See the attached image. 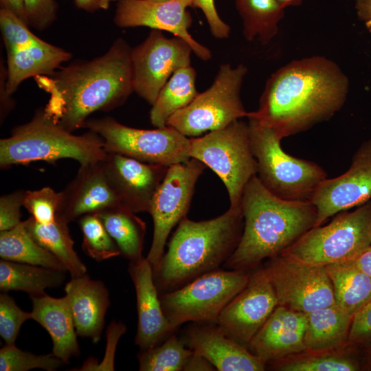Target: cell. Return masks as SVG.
<instances>
[{
	"label": "cell",
	"instance_id": "1",
	"mask_svg": "<svg viewBox=\"0 0 371 371\" xmlns=\"http://www.w3.org/2000/svg\"><path fill=\"white\" fill-rule=\"evenodd\" d=\"M348 88L346 75L332 60L321 56L294 60L271 74L258 109L247 117L282 139L330 119L344 104Z\"/></svg>",
	"mask_w": 371,
	"mask_h": 371
},
{
	"label": "cell",
	"instance_id": "2",
	"mask_svg": "<svg viewBox=\"0 0 371 371\" xmlns=\"http://www.w3.org/2000/svg\"><path fill=\"white\" fill-rule=\"evenodd\" d=\"M131 49L119 38L99 57L36 76L49 95L45 112L73 133L84 128L91 113L122 104L134 91Z\"/></svg>",
	"mask_w": 371,
	"mask_h": 371
},
{
	"label": "cell",
	"instance_id": "3",
	"mask_svg": "<svg viewBox=\"0 0 371 371\" xmlns=\"http://www.w3.org/2000/svg\"><path fill=\"white\" fill-rule=\"evenodd\" d=\"M244 219L239 243L225 268L248 271L265 258L283 253L311 228L317 218L311 201H291L270 192L257 175L246 185L241 200Z\"/></svg>",
	"mask_w": 371,
	"mask_h": 371
},
{
	"label": "cell",
	"instance_id": "4",
	"mask_svg": "<svg viewBox=\"0 0 371 371\" xmlns=\"http://www.w3.org/2000/svg\"><path fill=\"white\" fill-rule=\"evenodd\" d=\"M244 226L241 204L221 216L203 221L183 218L168 249L153 269L159 293L174 291L219 267L229 258Z\"/></svg>",
	"mask_w": 371,
	"mask_h": 371
},
{
	"label": "cell",
	"instance_id": "5",
	"mask_svg": "<svg viewBox=\"0 0 371 371\" xmlns=\"http://www.w3.org/2000/svg\"><path fill=\"white\" fill-rule=\"evenodd\" d=\"M103 139L89 131L74 135L38 109L30 121L16 126L10 137L0 140V166L43 161L55 163L72 159L80 164L98 162L106 155Z\"/></svg>",
	"mask_w": 371,
	"mask_h": 371
},
{
	"label": "cell",
	"instance_id": "6",
	"mask_svg": "<svg viewBox=\"0 0 371 371\" xmlns=\"http://www.w3.org/2000/svg\"><path fill=\"white\" fill-rule=\"evenodd\" d=\"M257 177L274 195L286 200L310 201L327 173L315 162L284 152L282 139L271 127L247 117Z\"/></svg>",
	"mask_w": 371,
	"mask_h": 371
},
{
	"label": "cell",
	"instance_id": "7",
	"mask_svg": "<svg viewBox=\"0 0 371 371\" xmlns=\"http://www.w3.org/2000/svg\"><path fill=\"white\" fill-rule=\"evenodd\" d=\"M190 157L219 177L227 190L229 207L240 205L246 185L257 175L248 124L237 120L204 136L190 138Z\"/></svg>",
	"mask_w": 371,
	"mask_h": 371
},
{
	"label": "cell",
	"instance_id": "8",
	"mask_svg": "<svg viewBox=\"0 0 371 371\" xmlns=\"http://www.w3.org/2000/svg\"><path fill=\"white\" fill-rule=\"evenodd\" d=\"M371 246V201L311 228L283 253L311 264L350 261Z\"/></svg>",
	"mask_w": 371,
	"mask_h": 371
},
{
	"label": "cell",
	"instance_id": "9",
	"mask_svg": "<svg viewBox=\"0 0 371 371\" xmlns=\"http://www.w3.org/2000/svg\"><path fill=\"white\" fill-rule=\"evenodd\" d=\"M251 272L216 269L160 296L164 313L175 330L188 322L216 323L225 306L247 285Z\"/></svg>",
	"mask_w": 371,
	"mask_h": 371
},
{
	"label": "cell",
	"instance_id": "10",
	"mask_svg": "<svg viewBox=\"0 0 371 371\" xmlns=\"http://www.w3.org/2000/svg\"><path fill=\"white\" fill-rule=\"evenodd\" d=\"M247 71L243 64L236 67L229 63L221 65L212 85L172 115L166 126L187 137H196L247 117L249 112L240 99V89Z\"/></svg>",
	"mask_w": 371,
	"mask_h": 371
},
{
	"label": "cell",
	"instance_id": "11",
	"mask_svg": "<svg viewBox=\"0 0 371 371\" xmlns=\"http://www.w3.org/2000/svg\"><path fill=\"white\" fill-rule=\"evenodd\" d=\"M84 128L103 139L106 153L121 154L142 162L170 166L190 159V138L165 126L139 129L111 117L88 119Z\"/></svg>",
	"mask_w": 371,
	"mask_h": 371
},
{
	"label": "cell",
	"instance_id": "12",
	"mask_svg": "<svg viewBox=\"0 0 371 371\" xmlns=\"http://www.w3.org/2000/svg\"><path fill=\"white\" fill-rule=\"evenodd\" d=\"M0 27L6 49L4 87L9 95L30 77L48 75L71 58V54L37 37L29 25L0 8Z\"/></svg>",
	"mask_w": 371,
	"mask_h": 371
},
{
	"label": "cell",
	"instance_id": "13",
	"mask_svg": "<svg viewBox=\"0 0 371 371\" xmlns=\"http://www.w3.org/2000/svg\"><path fill=\"white\" fill-rule=\"evenodd\" d=\"M278 305L307 314L335 303L330 279L324 265L311 264L281 254L262 267Z\"/></svg>",
	"mask_w": 371,
	"mask_h": 371
},
{
	"label": "cell",
	"instance_id": "14",
	"mask_svg": "<svg viewBox=\"0 0 371 371\" xmlns=\"http://www.w3.org/2000/svg\"><path fill=\"white\" fill-rule=\"evenodd\" d=\"M206 167L195 158L168 167L148 212L153 220L154 231L146 258L153 269L164 254V247L172 229L186 217L196 181Z\"/></svg>",
	"mask_w": 371,
	"mask_h": 371
},
{
	"label": "cell",
	"instance_id": "15",
	"mask_svg": "<svg viewBox=\"0 0 371 371\" xmlns=\"http://www.w3.org/2000/svg\"><path fill=\"white\" fill-rule=\"evenodd\" d=\"M192 52L190 45L181 38H167L162 31L152 30L131 49L134 91L153 105L172 75L190 66Z\"/></svg>",
	"mask_w": 371,
	"mask_h": 371
},
{
	"label": "cell",
	"instance_id": "16",
	"mask_svg": "<svg viewBox=\"0 0 371 371\" xmlns=\"http://www.w3.org/2000/svg\"><path fill=\"white\" fill-rule=\"evenodd\" d=\"M278 305L263 268L251 273L246 286L222 310L216 324L232 339L247 348Z\"/></svg>",
	"mask_w": 371,
	"mask_h": 371
},
{
	"label": "cell",
	"instance_id": "17",
	"mask_svg": "<svg viewBox=\"0 0 371 371\" xmlns=\"http://www.w3.org/2000/svg\"><path fill=\"white\" fill-rule=\"evenodd\" d=\"M371 198V139L354 154L348 170L333 179H326L311 199L315 206V226L329 217L364 204Z\"/></svg>",
	"mask_w": 371,
	"mask_h": 371
},
{
	"label": "cell",
	"instance_id": "18",
	"mask_svg": "<svg viewBox=\"0 0 371 371\" xmlns=\"http://www.w3.org/2000/svg\"><path fill=\"white\" fill-rule=\"evenodd\" d=\"M188 7H192V0H117L113 21L120 27L144 26L169 32L186 41L200 59L208 60L212 58L210 50L188 32L192 25Z\"/></svg>",
	"mask_w": 371,
	"mask_h": 371
},
{
	"label": "cell",
	"instance_id": "19",
	"mask_svg": "<svg viewBox=\"0 0 371 371\" xmlns=\"http://www.w3.org/2000/svg\"><path fill=\"white\" fill-rule=\"evenodd\" d=\"M101 164L121 204L135 214L149 212L154 195L169 167L114 153H107Z\"/></svg>",
	"mask_w": 371,
	"mask_h": 371
},
{
	"label": "cell",
	"instance_id": "20",
	"mask_svg": "<svg viewBox=\"0 0 371 371\" xmlns=\"http://www.w3.org/2000/svg\"><path fill=\"white\" fill-rule=\"evenodd\" d=\"M58 193L56 218L67 223L122 205L106 180L101 161L80 164L75 177Z\"/></svg>",
	"mask_w": 371,
	"mask_h": 371
},
{
	"label": "cell",
	"instance_id": "21",
	"mask_svg": "<svg viewBox=\"0 0 371 371\" xmlns=\"http://www.w3.org/2000/svg\"><path fill=\"white\" fill-rule=\"evenodd\" d=\"M306 314L278 305L247 349L265 365L306 351Z\"/></svg>",
	"mask_w": 371,
	"mask_h": 371
},
{
	"label": "cell",
	"instance_id": "22",
	"mask_svg": "<svg viewBox=\"0 0 371 371\" xmlns=\"http://www.w3.org/2000/svg\"><path fill=\"white\" fill-rule=\"evenodd\" d=\"M128 271L136 294L137 329L135 343L141 350H146L160 344L175 330L164 313L153 267L147 258L130 262Z\"/></svg>",
	"mask_w": 371,
	"mask_h": 371
},
{
	"label": "cell",
	"instance_id": "23",
	"mask_svg": "<svg viewBox=\"0 0 371 371\" xmlns=\"http://www.w3.org/2000/svg\"><path fill=\"white\" fill-rule=\"evenodd\" d=\"M184 344L219 371H262L266 365L245 346L229 337L218 326L192 325Z\"/></svg>",
	"mask_w": 371,
	"mask_h": 371
},
{
	"label": "cell",
	"instance_id": "24",
	"mask_svg": "<svg viewBox=\"0 0 371 371\" xmlns=\"http://www.w3.org/2000/svg\"><path fill=\"white\" fill-rule=\"evenodd\" d=\"M64 289L78 335L97 344L110 305L108 289L102 281L93 280L86 273L71 278Z\"/></svg>",
	"mask_w": 371,
	"mask_h": 371
},
{
	"label": "cell",
	"instance_id": "25",
	"mask_svg": "<svg viewBox=\"0 0 371 371\" xmlns=\"http://www.w3.org/2000/svg\"><path fill=\"white\" fill-rule=\"evenodd\" d=\"M32 319L42 326L52 341V353L68 364L80 354L74 317L67 297L47 293L30 295Z\"/></svg>",
	"mask_w": 371,
	"mask_h": 371
},
{
	"label": "cell",
	"instance_id": "26",
	"mask_svg": "<svg viewBox=\"0 0 371 371\" xmlns=\"http://www.w3.org/2000/svg\"><path fill=\"white\" fill-rule=\"evenodd\" d=\"M352 317L335 304L307 313L304 335L306 351L344 349L348 346Z\"/></svg>",
	"mask_w": 371,
	"mask_h": 371
},
{
	"label": "cell",
	"instance_id": "27",
	"mask_svg": "<svg viewBox=\"0 0 371 371\" xmlns=\"http://www.w3.org/2000/svg\"><path fill=\"white\" fill-rule=\"evenodd\" d=\"M335 303L351 315L371 301V278L350 261L325 265Z\"/></svg>",
	"mask_w": 371,
	"mask_h": 371
},
{
	"label": "cell",
	"instance_id": "28",
	"mask_svg": "<svg viewBox=\"0 0 371 371\" xmlns=\"http://www.w3.org/2000/svg\"><path fill=\"white\" fill-rule=\"evenodd\" d=\"M66 271L44 267L0 260V289L1 292L19 291L30 295L45 293V289L61 286Z\"/></svg>",
	"mask_w": 371,
	"mask_h": 371
},
{
	"label": "cell",
	"instance_id": "29",
	"mask_svg": "<svg viewBox=\"0 0 371 371\" xmlns=\"http://www.w3.org/2000/svg\"><path fill=\"white\" fill-rule=\"evenodd\" d=\"M23 224L36 242L64 264L71 278L87 273L86 266L74 249L67 223L56 218L52 223L42 224L30 216Z\"/></svg>",
	"mask_w": 371,
	"mask_h": 371
},
{
	"label": "cell",
	"instance_id": "30",
	"mask_svg": "<svg viewBox=\"0 0 371 371\" xmlns=\"http://www.w3.org/2000/svg\"><path fill=\"white\" fill-rule=\"evenodd\" d=\"M95 214L125 258L135 262L144 257L142 251L146 226L135 212L119 205Z\"/></svg>",
	"mask_w": 371,
	"mask_h": 371
},
{
	"label": "cell",
	"instance_id": "31",
	"mask_svg": "<svg viewBox=\"0 0 371 371\" xmlns=\"http://www.w3.org/2000/svg\"><path fill=\"white\" fill-rule=\"evenodd\" d=\"M196 73L190 66L177 70L160 91L150 111L151 124L156 128L166 126L170 117L188 106L198 95Z\"/></svg>",
	"mask_w": 371,
	"mask_h": 371
},
{
	"label": "cell",
	"instance_id": "32",
	"mask_svg": "<svg viewBox=\"0 0 371 371\" xmlns=\"http://www.w3.org/2000/svg\"><path fill=\"white\" fill-rule=\"evenodd\" d=\"M235 5L247 40L258 38L262 44H267L276 36L285 9L278 0H235Z\"/></svg>",
	"mask_w": 371,
	"mask_h": 371
},
{
	"label": "cell",
	"instance_id": "33",
	"mask_svg": "<svg viewBox=\"0 0 371 371\" xmlns=\"http://www.w3.org/2000/svg\"><path fill=\"white\" fill-rule=\"evenodd\" d=\"M0 257L5 260L67 271L59 259L31 237L23 221L10 230L0 232Z\"/></svg>",
	"mask_w": 371,
	"mask_h": 371
},
{
	"label": "cell",
	"instance_id": "34",
	"mask_svg": "<svg viewBox=\"0 0 371 371\" xmlns=\"http://www.w3.org/2000/svg\"><path fill=\"white\" fill-rule=\"evenodd\" d=\"M280 371H356L361 363L344 349L294 355L273 363Z\"/></svg>",
	"mask_w": 371,
	"mask_h": 371
},
{
	"label": "cell",
	"instance_id": "35",
	"mask_svg": "<svg viewBox=\"0 0 371 371\" xmlns=\"http://www.w3.org/2000/svg\"><path fill=\"white\" fill-rule=\"evenodd\" d=\"M175 334L160 344L137 355L140 371H180L193 354Z\"/></svg>",
	"mask_w": 371,
	"mask_h": 371
},
{
	"label": "cell",
	"instance_id": "36",
	"mask_svg": "<svg viewBox=\"0 0 371 371\" xmlns=\"http://www.w3.org/2000/svg\"><path fill=\"white\" fill-rule=\"evenodd\" d=\"M78 224L82 234V249L90 258L100 262L121 255L116 243L95 214L81 216Z\"/></svg>",
	"mask_w": 371,
	"mask_h": 371
},
{
	"label": "cell",
	"instance_id": "37",
	"mask_svg": "<svg viewBox=\"0 0 371 371\" xmlns=\"http://www.w3.org/2000/svg\"><path fill=\"white\" fill-rule=\"evenodd\" d=\"M64 364L52 352L37 355L23 351L15 344H5L0 349V371H27L37 368L55 371Z\"/></svg>",
	"mask_w": 371,
	"mask_h": 371
},
{
	"label": "cell",
	"instance_id": "38",
	"mask_svg": "<svg viewBox=\"0 0 371 371\" xmlns=\"http://www.w3.org/2000/svg\"><path fill=\"white\" fill-rule=\"evenodd\" d=\"M59 193L50 187L25 192L23 207L37 222L48 224L56 220Z\"/></svg>",
	"mask_w": 371,
	"mask_h": 371
},
{
	"label": "cell",
	"instance_id": "39",
	"mask_svg": "<svg viewBox=\"0 0 371 371\" xmlns=\"http://www.w3.org/2000/svg\"><path fill=\"white\" fill-rule=\"evenodd\" d=\"M32 317V313L20 308L6 292L1 293L0 335L6 345L15 344L22 324Z\"/></svg>",
	"mask_w": 371,
	"mask_h": 371
},
{
	"label": "cell",
	"instance_id": "40",
	"mask_svg": "<svg viewBox=\"0 0 371 371\" xmlns=\"http://www.w3.org/2000/svg\"><path fill=\"white\" fill-rule=\"evenodd\" d=\"M348 346L371 353V301L353 315Z\"/></svg>",
	"mask_w": 371,
	"mask_h": 371
},
{
	"label": "cell",
	"instance_id": "41",
	"mask_svg": "<svg viewBox=\"0 0 371 371\" xmlns=\"http://www.w3.org/2000/svg\"><path fill=\"white\" fill-rule=\"evenodd\" d=\"M29 25L43 30L49 27L56 17L55 0H24Z\"/></svg>",
	"mask_w": 371,
	"mask_h": 371
},
{
	"label": "cell",
	"instance_id": "42",
	"mask_svg": "<svg viewBox=\"0 0 371 371\" xmlns=\"http://www.w3.org/2000/svg\"><path fill=\"white\" fill-rule=\"evenodd\" d=\"M25 192L17 190L0 197V232L10 230L22 222L21 207Z\"/></svg>",
	"mask_w": 371,
	"mask_h": 371
},
{
	"label": "cell",
	"instance_id": "43",
	"mask_svg": "<svg viewBox=\"0 0 371 371\" xmlns=\"http://www.w3.org/2000/svg\"><path fill=\"white\" fill-rule=\"evenodd\" d=\"M192 8L202 10L207 21L210 32L216 38H226L231 28L219 16L215 7L214 0H192Z\"/></svg>",
	"mask_w": 371,
	"mask_h": 371
},
{
	"label": "cell",
	"instance_id": "44",
	"mask_svg": "<svg viewBox=\"0 0 371 371\" xmlns=\"http://www.w3.org/2000/svg\"><path fill=\"white\" fill-rule=\"evenodd\" d=\"M0 5L1 8L11 12L25 24L29 25L24 0H0Z\"/></svg>",
	"mask_w": 371,
	"mask_h": 371
},
{
	"label": "cell",
	"instance_id": "45",
	"mask_svg": "<svg viewBox=\"0 0 371 371\" xmlns=\"http://www.w3.org/2000/svg\"><path fill=\"white\" fill-rule=\"evenodd\" d=\"M117 0H74L78 8L89 12L98 10H106L109 8L112 2Z\"/></svg>",
	"mask_w": 371,
	"mask_h": 371
},
{
	"label": "cell",
	"instance_id": "46",
	"mask_svg": "<svg viewBox=\"0 0 371 371\" xmlns=\"http://www.w3.org/2000/svg\"><path fill=\"white\" fill-rule=\"evenodd\" d=\"M214 366L205 357L193 352L188 362L186 363L183 370L186 371H199V370H214Z\"/></svg>",
	"mask_w": 371,
	"mask_h": 371
},
{
	"label": "cell",
	"instance_id": "47",
	"mask_svg": "<svg viewBox=\"0 0 371 371\" xmlns=\"http://www.w3.org/2000/svg\"><path fill=\"white\" fill-rule=\"evenodd\" d=\"M351 261L371 278V246Z\"/></svg>",
	"mask_w": 371,
	"mask_h": 371
},
{
	"label": "cell",
	"instance_id": "48",
	"mask_svg": "<svg viewBox=\"0 0 371 371\" xmlns=\"http://www.w3.org/2000/svg\"><path fill=\"white\" fill-rule=\"evenodd\" d=\"M355 9L357 16L365 23L371 19V0H356Z\"/></svg>",
	"mask_w": 371,
	"mask_h": 371
},
{
	"label": "cell",
	"instance_id": "49",
	"mask_svg": "<svg viewBox=\"0 0 371 371\" xmlns=\"http://www.w3.org/2000/svg\"><path fill=\"white\" fill-rule=\"evenodd\" d=\"M278 1L284 8L289 6L299 5L302 3V0H278Z\"/></svg>",
	"mask_w": 371,
	"mask_h": 371
},
{
	"label": "cell",
	"instance_id": "50",
	"mask_svg": "<svg viewBox=\"0 0 371 371\" xmlns=\"http://www.w3.org/2000/svg\"><path fill=\"white\" fill-rule=\"evenodd\" d=\"M365 24H366L367 28H368L370 31H371V19H370L369 21H368L367 23H366Z\"/></svg>",
	"mask_w": 371,
	"mask_h": 371
},
{
	"label": "cell",
	"instance_id": "51",
	"mask_svg": "<svg viewBox=\"0 0 371 371\" xmlns=\"http://www.w3.org/2000/svg\"><path fill=\"white\" fill-rule=\"evenodd\" d=\"M150 1H154V2H164V1H170V0H150Z\"/></svg>",
	"mask_w": 371,
	"mask_h": 371
}]
</instances>
